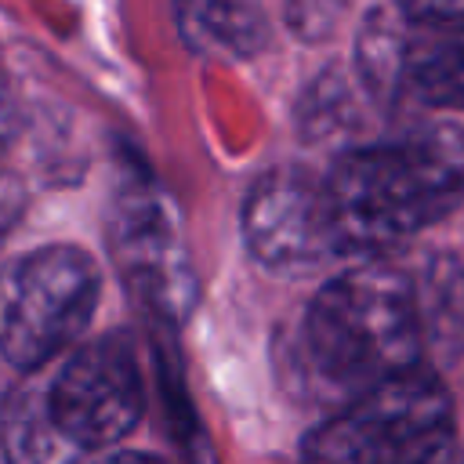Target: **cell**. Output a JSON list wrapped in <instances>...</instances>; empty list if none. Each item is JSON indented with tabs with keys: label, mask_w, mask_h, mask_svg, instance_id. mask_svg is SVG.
<instances>
[{
	"label": "cell",
	"mask_w": 464,
	"mask_h": 464,
	"mask_svg": "<svg viewBox=\"0 0 464 464\" xmlns=\"http://www.w3.org/2000/svg\"><path fill=\"white\" fill-rule=\"evenodd\" d=\"M304 348L352 399L399 377H442L464 355V265L428 250L341 268L304 312Z\"/></svg>",
	"instance_id": "obj_1"
},
{
	"label": "cell",
	"mask_w": 464,
	"mask_h": 464,
	"mask_svg": "<svg viewBox=\"0 0 464 464\" xmlns=\"http://www.w3.org/2000/svg\"><path fill=\"white\" fill-rule=\"evenodd\" d=\"M323 192L344 254L384 257L464 199V130L428 123L352 149L323 174Z\"/></svg>",
	"instance_id": "obj_2"
},
{
	"label": "cell",
	"mask_w": 464,
	"mask_h": 464,
	"mask_svg": "<svg viewBox=\"0 0 464 464\" xmlns=\"http://www.w3.org/2000/svg\"><path fill=\"white\" fill-rule=\"evenodd\" d=\"M304 464H460L453 399L435 373L348 399L304 435Z\"/></svg>",
	"instance_id": "obj_3"
},
{
	"label": "cell",
	"mask_w": 464,
	"mask_h": 464,
	"mask_svg": "<svg viewBox=\"0 0 464 464\" xmlns=\"http://www.w3.org/2000/svg\"><path fill=\"white\" fill-rule=\"evenodd\" d=\"M98 301L94 261L65 243L29 250L0 268V355L40 370L87 326Z\"/></svg>",
	"instance_id": "obj_4"
},
{
	"label": "cell",
	"mask_w": 464,
	"mask_h": 464,
	"mask_svg": "<svg viewBox=\"0 0 464 464\" xmlns=\"http://www.w3.org/2000/svg\"><path fill=\"white\" fill-rule=\"evenodd\" d=\"M359 72L373 91L464 112V4L373 7L359 29Z\"/></svg>",
	"instance_id": "obj_5"
},
{
	"label": "cell",
	"mask_w": 464,
	"mask_h": 464,
	"mask_svg": "<svg viewBox=\"0 0 464 464\" xmlns=\"http://www.w3.org/2000/svg\"><path fill=\"white\" fill-rule=\"evenodd\" d=\"M47 399L65 435L87 453L123 439L141 417V366L127 337H98L72 348L47 377Z\"/></svg>",
	"instance_id": "obj_6"
},
{
	"label": "cell",
	"mask_w": 464,
	"mask_h": 464,
	"mask_svg": "<svg viewBox=\"0 0 464 464\" xmlns=\"http://www.w3.org/2000/svg\"><path fill=\"white\" fill-rule=\"evenodd\" d=\"M243 239L250 254L283 276H308L330 261H344L323 178L304 170L265 174L243 203Z\"/></svg>",
	"instance_id": "obj_7"
},
{
	"label": "cell",
	"mask_w": 464,
	"mask_h": 464,
	"mask_svg": "<svg viewBox=\"0 0 464 464\" xmlns=\"http://www.w3.org/2000/svg\"><path fill=\"white\" fill-rule=\"evenodd\" d=\"M116 243H120V257H123L127 272L163 308H178V297H192L188 265L178 246L174 221L149 188H138L120 199Z\"/></svg>",
	"instance_id": "obj_8"
},
{
	"label": "cell",
	"mask_w": 464,
	"mask_h": 464,
	"mask_svg": "<svg viewBox=\"0 0 464 464\" xmlns=\"http://www.w3.org/2000/svg\"><path fill=\"white\" fill-rule=\"evenodd\" d=\"M0 450L7 464H76L83 457L51 410L47 381L36 377L11 392L0 420Z\"/></svg>",
	"instance_id": "obj_9"
},
{
	"label": "cell",
	"mask_w": 464,
	"mask_h": 464,
	"mask_svg": "<svg viewBox=\"0 0 464 464\" xmlns=\"http://www.w3.org/2000/svg\"><path fill=\"white\" fill-rule=\"evenodd\" d=\"M178 25L199 54L243 58L265 40V14L250 4H181Z\"/></svg>",
	"instance_id": "obj_10"
},
{
	"label": "cell",
	"mask_w": 464,
	"mask_h": 464,
	"mask_svg": "<svg viewBox=\"0 0 464 464\" xmlns=\"http://www.w3.org/2000/svg\"><path fill=\"white\" fill-rule=\"evenodd\" d=\"M18 214H22V185L0 170V243H4L7 228L18 221Z\"/></svg>",
	"instance_id": "obj_11"
},
{
	"label": "cell",
	"mask_w": 464,
	"mask_h": 464,
	"mask_svg": "<svg viewBox=\"0 0 464 464\" xmlns=\"http://www.w3.org/2000/svg\"><path fill=\"white\" fill-rule=\"evenodd\" d=\"M102 464H163V460L152 457V453H134V450H127V453H112V457H105Z\"/></svg>",
	"instance_id": "obj_12"
},
{
	"label": "cell",
	"mask_w": 464,
	"mask_h": 464,
	"mask_svg": "<svg viewBox=\"0 0 464 464\" xmlns=\"http://www.w3.org/2000/svg\"><path fill=\"white\" fill-rule=\"evenodd\" d=\"M7 130H11V102H7V91H4V83H0V149H4Z\"/></svg>",
	"instance_id": "obj_13"
}]
</instances>
